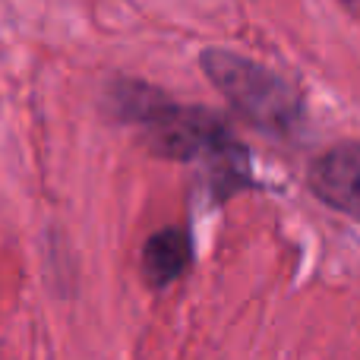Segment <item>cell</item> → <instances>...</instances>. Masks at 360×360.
<instances>
[{
	"instance_id": "cell-1",
	"label": "cell",
	"mask_w": 360,
	"mask_h": 360,
	"mask_svg": "<svg viewBox=\"0 0 360 360\" xmlns=\"http://www.w3.org/2000/svg\"><path fill=\"white\" fill-rule=\"evenodd\" d=\"M108 105L117 120L133 124L155 155L174 162H199L209 174L215 199L253 186L250 152L218 114L171 101L165 92L136 79H117L108 89Z\"/></svg>"
},
{
	"instance_id": "cell-3",
	"label": "cell",
	"mask_w": 360,
	"mask_h": 360,
	"mask_svg": "<svg viewBox=\"0 0 360 360\" xmlns=\"http://www.w3.org/2000/svg\"><path fill=\"white\" fill-rule=\"evenodd\" d=\"M310 190L323 205L360 221V143H338L313 158Z\"/></svg>"
},
{
	"instance_id": "cell-4",
	"label": "cell",
	"mask_w": 360,
	"mask_h": 360,
	"mask_svg": "<svg viewBox=\"0 0 360 360\" xmlns=\"http://www.w3.org/2000/svg\"><path fill=\"white\" fill-rule=\"evenodd\" d=\"M193 262V240L184 228H162L146 240L143 247V278L152 288L174 285Z\"/></svg>"
},
{
	"instance_id": "cell-2",
	"label": "cell",
	"mask_w": 360,
	"mask_h": 360,
	"mask_svg": "<svg viewBox=\"0 0 360 360\" xmlns=\"http://www.w3.org/2000/svg\"><path fill=\"white\" fill-rule=\"evenodd\" d=\"M199 67L212 86L237 108V114L253 127L275 136H291L304 127V98L294 82H288L275 70L224 48H205L199 54Z\"/></svg>"
}]
</instances>
